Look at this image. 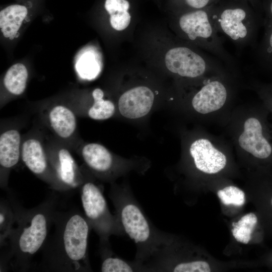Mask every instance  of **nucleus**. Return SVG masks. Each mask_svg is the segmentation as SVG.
I'll return each mask as SVG.
<instances>
[{
    "label": "nucleus",
    "mask_w": 272,
    "mask_h": 272,
    "mask_svg": "<svg viewBox=\"0 0 272 272\" xmlns=\"http://www.w3.org/2000/svg\"><path fill=\"white\" fill-rule=\"evenodd\" d=\"M53 234L42 249L40 267L49 271H91L88 241L91 228L84 215L74 209L54 213Z\"/></svg>",
    "instance_id": "obj_1"
},
{
    "label": "nucleus",
    "mask_w": 272,
    "mask_h": 272,
    "mask_svg": "<svg viewBox=\"0 0 272 272\" xmlns=\"http://www.w3.org/2000/svg\"><path fill=\"white\" fill-rule=\"evenodd\" d=\"M9 193L16 221L5 245L7 251L1 258V267L11 266L14 270L28 271L33 256L42 248L47 238L56 210L57 197L52 195L32 209L24 208Z\"/></svg>",
    "instance_id": "obj_2"
},
{
    "label": "nucleus",
    "mask_w": 272,
    "mask_h": 272,
    "mask_svg": "<svg viewBox=\"0 0 272 272\" xmlns=\"http://www.w3.org/2000/svg\"><path fill=\"white\" fill-rule=\"evenodd\" d=\"M109 196L115 208V215L122 228L136 245L134 261L140 267L166 240L168 235L155 227L125 184L112 183Z\"/></svg>",
    "instance_id": "obj_3"
},
{
    "label": "nucleus",
    "mask_w": 272,
    "mask_h": 272,
    "mask_svg": "<svg viewBox=\"0 0 272 272\" xmlns=\"http://www.w3.org/2000/svg\"><path fill=\"white\" fill-rule=\"evenodd\" d=\"M212 18L219 33L239 49H256L262 18L244 0H221L213 5Z\"/></svg>",
    "instance_id": "obj_4"
},
{
    "label": "nucleus",
    "mask_w": 272,
    "mask_h": 272,
    "mask_svg": "<svg viewBox=\"0 0 272 272\" xmlns=\"http://www.w3.org/2000/svg\"><path fill=\"white\" fill-rule=\"evenodd\" d=\"M213 6L182 12L178 20L180 31L188 40L203 48L228 68L236 69L237 62L225 49L212 20Z\"/></svg>",
    "instance_id": "obj_5"
},
{
    "label": "nucleus",
    "mask_w": 272,
    "mask_h": 272,
    "mask_svg": "<svg viewBox=\"0 0 272 272\" xmlns=\"http://www.w3.org/2000/svg\"><path fill=\"white\" fill-rule=\"evenodd\" d=\"M80 194L84 215L91 229L99 236L100 244H110L109 239L112 235H124L118 218L110 212L102 190L96 183L84 177Z\"/></svg>",
    "instance_id": "obj_6"
},
{
    "label": "nucleus",
    "mask_w": 272,
    "mask_h": 272,
    "mask_svg": "<svg viewBox=\"0 0 272 272\" xmlns=\"http://www.w3.org/2000/svg\"><path fill=\"white\" fill-rule=\"evenodd\" d=\"M167 69L172 73L189 79L205 77L213 73L223 75L222 62L209 55H205L184 46L169 49L165 57Z\"/></svg>",
    "instance_id": "obj_7"
},
{
    "label": "nucleus",
    "mask_w": 272,
    "mask_h": 272,
    "mask_svg": "<svg viewBox=\"0 0 272 272\" xmlns=\"http://www.w3.org/2000/svg\"><path fill=\"white\" fill-rule=\"evenodd\" d=\"M81 154L86 165L94 175L103 181H113L132 169H139L135 162L113 155L105 147L95 143L85 145Z\"/></svg>",
    "instance_id": "obj_8"
},
{
    "label": "nucleus",
    "mask_w": 272,
    "mask_h": 272,
    "mask_svg": "<svg viewBox=\"0 0 272 272\" xmlns=\"http://www.w3.org/2000/svg\"><path fill=\"white\" fill-rule=\"evenodd\" d=\"M263 114L247 118L238 138L240 147L260 161L272 165V126Z\"/></svg>",
    "instance_id": "obj_9"
},
{
    "label": "nucleus",
    "mask_w": 272,
    "mask_h": 272,
    "mask_svg": "<svg viewBox=\"0 0 272 272\" xmlns=\"http://www.w3.org/2000/svg\"><path fill=\"white\" fill-rule=\"evenodd\" d=\"M217 75L203 82L200 88L191 99V105L197 112L206 114L221 109L229 96L228 87L222 78Z\"/></svg>",
    "instance_id": "obj_10"
},
{
    "label": "nucleus",
    "mask_w": 272,
    "mask_h": 272,
    "mask_svg": "<svg viewBox=\"0 0 272 272\" xmlns=\"http://www.w3.org/2000/svg\"><path fill=\"white\" fill-rule=\"evenodd\" d=\"M21 158L26 166L34 174L46 182L51 188L59 191V185L48 156L39 140L30 138L23 143Z\"/></svg>",
    "instance_id": "obj_11"
},
{
    "label": "nucleus",
    "mask_w": 272,
    "mask_h": 272,
    "mask_svg": "<svg viewBox=\"0 0 272 272\" xmlns=\"http://www.w3.org/2000/svg\"><path fill=\"white\" fill-rule=\"evenodd\" d=\"M50 165L57 181L59 191L80 187L84 176L70 151L64 148L58 150L48 156Z\"/></svg>",
    "instance_id": "obj_12"
},
{
    "label": "nucleus",
    "mask_w": 272,
    "mask_h": 272,
    "mask_svg": "<svg viewBox=\"0 0 272 272\" xmlns=\"http://www.w3.org/2000/svg\"><path fill=\"white\" fill-rule=\"evenodd\" d=\"M154 94L146 86L129 89L119 97L118 109L120 114L129 119H138L147 115L152 110Z\"/></svg>",
    "instance_id": "obj_13"
},
{
    "label": "nucleus",
    "mask_w": 272,
    "mask_h": 272,
    "mask_svg": "<svg viewBox=\"0 0 272 272\" xmlns=\"http://www.w3.org/2000/svg\"><path fill=\"white\" fill-rule=\"evenodd\" d=\"M189 154L195 168L204 173H218L226 165V156L206 139H198L193 142L189 147Z\"/></svg>",
    "instance_id": "obj_14"
},
{
    "label": "nucleus",
    "mask_w": 272,
    "mask_h": 272,
    "mask_svg": "<svg viewBox=\"0 0 272 272\" xmlns=\"http://www.w3.org/2000/svg\"><path fill=\"white\" fill-rule=\"evenodd\" d=\"M21 135L18 130L11 129L0 136L1 187H7L8 175L21 157Z\"/></svg>",
    "instance_id": "obj_15"
},
{
    "label": "nucleus",
    "mask_w": 272,
    "mask_h": 272,
    "mask_svg": "<svg viewBox=\"0 0 272 272\" xmlns=\"http://www.w3.org/2000/svg\"><path fill=\"white\" fill-rule=\"evenodd\" d=\"M264 31L256 48V58L259 66L272 74V0H262Z\"/></svg>",
    "instance_id": "obj_16"
},
{
    "label": "nucleus",
    "mask_w": 272,
    "mask_h": 272,
    "mask_svg": "<svg viewBox=\"0 0 272 272\" xmlns=\"http://www.w3.org/2000/svg\"><path fill=\"white\" fill-rule=\"evenodd\" d=\"M48 119L53 131L61 139L71 137L76 130V116L71 109L64 105L52 107L49 112Z\"/></svg>",
    "instance_id": "obj_17"
},
{
    "label": "nucleus",
    "mask_w": 272,
    "mask_h": 272,
    "mask_svg": "<svg viewBox=\"0 0 272 272\" xmlns=\"http://www.w3.org/2000/svg\"><path fill=\"white\" fill-rule=\"evenodd\" d=\"M27 14L26 8L22 5H13L0 12V28L6 38L13 39Z\"/></svg>",
    "instance_id": "obj_18"
},
{
    "label": "nucleus",
    "mask_w": 272,
    "mask_h": 272,
    "mask_svg": "<svg viewBox=\"0 0 272 272\" xmlns=\"http://www.w3.org/2000/svg\"><path fill=\"white\" fill-rule=\"evenodd\" d=\"M100 254L102 259L101 271H141L134 261L128 262L116 256L111 250L110 244H100Z\"/></svg>",
    "instance_id": "obj_19"
},
{
    "label": "nucleus",
    "mask_w": 272,
    "mask_h": 272,
    "mask_svg": "<svg viewBox=\"0 0 272 272\" xmlns=\"http://www.w3.org/2000/svg\"><path fill=\"white\" fill-rule=\"evenodd\" d=\"M28 76L27 70L24 64H15L7 71L4 79V85L11 94L20 95L26 89Z\"/></svg>",
    "instance_id": "obj_20"
},
{
    "label": "nucleus",
    "mask_w": 272,
    "mask_h": 272,
    "mask_svg": "<svg viewBox=\"0 0 272 272\" xmlns=\"http://www.w3.org/2000/svg\"><path fill=\"white\" fill-rule=\"evenodd\" d=\"M94 102L88 111V116L92 119L102 120L112 117L115 111L114 104L110 100L104 99V92L100 88L92 92Z\"/></svg>",
    "instance_id": "obj_21"
},
{
    "label": "nucleus",
    "mask_w": 272,
    "mask_h": 272,
    "mask_svg": "<svg viewBox=\"0 0 272 272\" xmlns=\"http://www.w3.org/2000/svg\"><path fill=\"white\" fill-rule=\"evenodd\" d=\"M258 221L257 216L254 213H250L245 215L237 223L233 224V236L238 242L247 244L251 239V235Z\"/></svg>",
    "instance_id": "obj_22"
},
{
    "label": "nucleus",
    "mask_w": 272,
    "mask_h": 272,
    "mask_svg": "<svg viewBox=\"0 0 272 272\" xmlns=\"http://www.w3.org/2000/svg\"><path fill=\"white\" fill-rule=\"evenodd\" d=\"M16 221L15 214L9 198L0 202V245L4 246L12 232Z\"/></svg>",
    "instance_id": "obj_23"
},
{
    "label": "nucleus",
    "mask_w": 272,
    "mask_h": 272,
    "mask_svg": "<svg viewBox=\"0 0 272 272\" xmlns=\"http://www.w3.org/2000/svg\"><path fill=\"white\" fill-rule=\"evenodd\" d=\"M76 69L81 78L87 80L96 78L101 70L95 54L91 51L81 56L76 64Z\"/></svg>",
    "instance_id": "obj_24"
},
{
    "label": "nucleus",
    "mask_w": 272,
    "mask_h": 272,
    "mask_svg": "<svg viewBox=\"0 0 272 272\" xmlns=\"http://www.w3.org/2000/svg\"><path fill=\"white\" fill-rule=\"evenodd\" d=\"M218 197L226 206H242L245 202L244 192L238 187L230 185L217 192Z\"/></svg>",
    "instance_id": "obj_25"
},
{
    "label": "nucleus",
    "mask_w": 272,
    "mask_h": 272,
    "mask_svg": "<svg viewBox=\"0 0 272 272\" xmlns=\"http://www.w3.org/2000/svg\"><path fill=\"white\" fill-rule=\"evenodd\" d=\"M221 0H174L181 12L202 9L213 6Z\"/></svg>",
    "instance_id": "obj_26"
},
{
    "label": "nucleus",
    "mask_w": 272,
    "mask_h": 272,
    "mask_svg": "<svg viewBox=\"0 0 272 272\" xmlns=\"http://www.w3.org/2000/svg\"><path fill=\"white\" fill-rule=\"evenodd\" d=\"M211 271V268L207 262L198 260L178 264L173 268L172 271L209 272Z\"/></svg>",
    "instance_id": "obj_27"
},
{
    "label": "nucleus",
    "mask_w": 272,
    "mask_h": 272,
    "mask_svg": "<svg viewBox=\"0 0 272 272\" xmlns=\"http://www.w3.org/2000/svg\"><path fill=\"white\" fill-rule=\"evenodd\" d=\"M131 16L128 11H118L110 15L111 26L116 30L121 31L129 25Z\"/></svg>",
    "instance_id": "obj_28"
},
{
    "label": "nucleus",
    "mask_w": 272,
    "mask_h": 272,
    "mask_svg": "<svg viewBox=\"0 0 272 272\" xmlns=\"http://www.w3.org/2000/svg\"><path fill=\"white\" fill-rule=\"evenodd\" d=\"M104 7L111 15L118 11H128L130 4L127 0H106Z\"/></svg>",
    "instance_id": "obj_29"
},
{
    "label": "nucleus",
    "mask_w": 272,
    "mask_h": 272,
    "mask_svg": "<svg viewBox=\"0 0 272 272\" xmlns=\"http://www.w3.org/2000/svg\"><path fill=\"white\" fill-rule=\"evenodd\" d=\"M256 90L264 100L266 105L272 112V82L256 86Z\"/></svg>",
    "instance_id": "obj_30"
},
{
    "label": "nucleus",
    "mask_w": 272,
    "mask_h": 272,
    "mask_svg": "<svg viewBox=\"0 0 272 272\" xmlns=\"http://www.w3.org/2000/svg\"><path fill=\"white\" fill-rule=\"evenodd\" d=\"M247 2L254 11L263 19L262 0H244Z\"/></svg>",
    "instance_id": "obj_31"
}]
</instances>
